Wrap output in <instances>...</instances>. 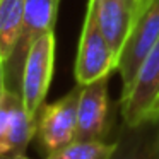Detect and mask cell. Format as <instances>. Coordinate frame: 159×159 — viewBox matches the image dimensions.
I'll return each instance as SVG.
<instances>
[{"instance_id":"obj_1","label":"cell","mask_w":159,"mask_h":159,"mask_svg":"<svg viewBox=\"0 0 159 159\" xmlns=\"http://www.w3.org/2000/svg\"><path fill=\"white\" fill-rule=\"evenodd\" d=\"M125 127L142 128L159 120V41L121 94Z\"/></svg>"},{"instance_id":"obj_2","label":"cell","mask_w":159,"mask_h":159,"mask_svg":"<svg viewBox=\"0 0 159 159\" xmlns=\"http://www.w3.org/2000/svg\"><path fill=\"white\" fill-rule=\"evenodd\" d=\"M60 0H26L19 38L11 58L4 63L5 86L21 94L22 69L29 50L41 36L55 33Z\"/></svg>"},{"instance_id":"obj_3","label":"cell","mask_w":159,"mask_h":159,"mask_svg":"<svg viewBox=\"0 0 159 159\" xmlns=\"http://www.w3.org/2000/svg\"><path fill=\"white\" fill-rule=\"evenodd\" d=\"M118 67V57L103 36L98 24V2L87 0V11L79 39L75 80L79 86L110 77Z\"/></svg>"},{"instance_id":"obj_4","label":"cell","mask_w":159,"mask_h":159,"mask_svg":"<svg viewBox=\"0 0 159 159\" xmlns=\"http://www.w3.org/2000/svg\"><path fill=\"white\" fill-rule=\"evenodd\" d=\"M159 41V0H137L128 36L118 57L116 70L123 87L135 77L139 67Z\"/></svg>"},{"instance_id":"obj_5","label":"cell","mask_w":159,"mask_h":159,"mask_svg":"<svg viewBox=\"0 0 159 159\" xmlns=\"http://www.w3.org/2000/svg\"><path fill=\"white\" fill-rule=\"evenodd\" d=\"M82 86L77 84L70 93L50 104H43L36 116V140L43 152L53 154L75 139L77 110Z\"/></svg>"},{"instance_id":"obj_6","label":"cell","mask_w":159,"mask_h":159,"mask_svg":"<svg viewBox=\"0 0 159 159\" xmlns=\"http://www.w3.org/2000/svg\"><path fill=\"white\" fill-rule=\"evenodd\" d=\"M55 63V33L41 36L29 50L22 69L21 96L26 111L33 118L38 116L48 93Z\"/></svg>"},{"instance_id":"obj_7","label":"cell","mask_w":159,"mask_h":159,"mask_svg":"<svg viewBox=\"0 0 159 159\" xmlns=\"http://www.w3.org/2000/svg\"><path fill=\"white\" fill-rule=\"evenodd\" d=\"M108 79H101L82 86L77 110V130L74 140H103L110 130V101Z\"/></svg>"},{"instance_id":"obj_8","label":"cell","mask_w":159,"mask_h":159,"mask_svg":"<svg viewBox=\"0 0 159 159\" xmlns=\"http://www.w3.org/2000/svg\"><path fill=\"white\" fill-rule=\"evenodd\" d=\"M135 7L137 0H103L98 4V24L116 57L128 36Z\"/></svg>"},{"instance_id":"obj_9","label":"cell","mask_w":159,"mask_h":159,"mask_svg":"<svg viewBox=\"0 0 159 159\" xmlns=\"http://www.w3.org/2000/svg\"><path fill=\"white\" fill-rule=\"evenodd\" d=\"M26 0H0V55L11 58L19 38Z\"/></svg>"},{"instance_id":"obj_10","label":"cell","mask_w":159,"mask_h":159,"mask_svg":"<svg viewBox=\"0 0 159 159\" xmlns=\"http://www.w3.org/2000/svg\"><path fill=\"white\" fill-rule=\"evenodd\" d=\"M118 147V140H72L60 151L48 154L45 159H111Z\"/></svg>"},{"instance_id":"obj_11","label":"cell","mask_w":159,"mask_h":159,"mask_svg":"<svg viewBox=\"0 0 159 159\" xmlns=\"http://www.w3.org/2000/svg\"><path fill=\"white\" fill-rule=\"evenodd\" d=\"M128 128V127H127ZM128 134L118 140V147L111 159H157L156 151V135L154 140H149L140 128H128Z\"/></svg>"},{"instance_id":"obj_12","label":"cell","mask_w":159,"mask_h":159,"mask_svg":"<svg viewBox=\"0 0 159 159\" xmlns=\"http://www.w3.org/2000/svg\"><path fill=\"white\" fill-rule=\"evenodd\" d=\"M22 104H24V101H22L21 94L5 87L4 94L0 96V151H2V145H4L9 130L12 127L16 111Z\"/></svg>"},{"instance_id":"obj_13","label":"cell","mask_w":159,"mask_h":159,"mask_svg":"<svg viewBox=\"0 0 159 159\" xmlns=\"http://www.w3.org/2000/svg\"><path fill=\"white\" fill-rule=\"evenodd\" d=\"M5 69H4V58H2V55H0V96L4 94L5 91Z\"/></svg>"},{"instance_id":"obj_14","label":"cell","mask_w":159,"mask_h":159,"mask_svg":"<svg viewBox=\"0 0 159 159\" xmlns=\"http://www.w3.org/2000/svg\"><path fill=\"white\" fill-rule=\"evenodd\" d=\"M0 159H28L24 154L21 156H0Z\"/></svg>"},{"instance_id":"obj_15","label":"cell","mask_w":159,"mask_h":159,"mask_svg":"<svg viewBox=\"0 0 159 159\" xmlns=\"http://www.w3.org/2000/svg\"><path fill=\"white\" fill-rule=\"evenodd\" d=\"M156 151H157V159H159V137H156Z\"/></svg>"},{"instance_id":"obj_16","label":"cell","mask_w":159,"mask_h":159,"mask_svg":"<svg viewBox=\"0 0 159 159\" xmlns=\"http://www.w3.org/2000/svg\"><path fill=\"white\" fill-rule=\"evenodd\" d=\"M94 2H98V4H99V2H103V0H94Z\"/></svg>"},{"instance_id":"obj_17","label":"cell","mask_w":159,"mask_h":159,"mask_svg":"<svg viewBox=\"0 0 159 159\" xmlns=\"http://www.w3.org/2000/svg\"><path fill=\"white\" fill-rule=\"evenodd\" d=\"M157 137H159V130H157Z\"/></svg>"}]
</instances>
